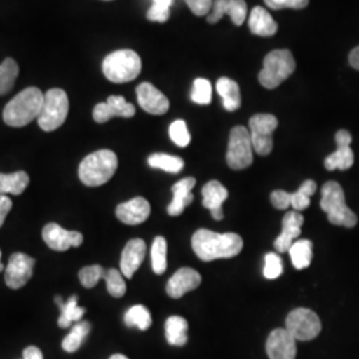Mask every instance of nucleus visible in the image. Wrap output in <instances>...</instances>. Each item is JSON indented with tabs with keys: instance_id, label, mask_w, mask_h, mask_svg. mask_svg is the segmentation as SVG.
I'll list each match as a JSON object with an SVG mask.
<instances>
[{
	"instance_id": "1",
	"label": "nucleus",
	"mask_w": 359,
	"mask_h": 359,
	"mask_svg": "<svg viewBox=\"0 0 359 359\" xmlns=\"http://www.w3.org/2000/svg\"><path fill=\"white\" fill-rule=\"evenodd\" d=\"M243 246V238L236 233H216L198 229L192 237V248L196 256L206 262L236 257L240 255Z\"/></svg>"
},
{
	"instance_id": "2",
	"label": "nucleus",
	"mask_w": 359,
	"mask_h": 359,
	"mask_svg": "<svg viewBox=\"0 0 359 359\" xmlns=\"http://www.w3.org/2000/svg\"><path fill=\"white\" fill-rule=\"evenodd\" d=\"M44 102V93L36 87H28L18 93L3 111V120L13 128L26 127L35 118L38 120Z\"/></svg>"
},
{
	"instance_id": "3",
	"label": "nucleus",
	"mask_w": 359,
	"mask_h": 359,
	"mask_svg": "<svg viewBox=\"0 0 359 359\" xmlns=\"http://www.w3.org/2000/svg\"><path fill=\"white\" fill-rule=\"evenodd\" d=\"M118 160L114 151L100 149L88 154L79 165V179L87 187H100L114 177Z\"/></svg>"
},
{
	"instance_id": "4",
	"label": "nucleus",
	"mask_w": 359,
	"mask_h": 359,
	"mask_svg": "<svg viewBox=\"0 0 359 359\" xmlns=\"http://www.w3.org/2000/svg\"><path fill=\"white\" fill-rule=\"evenodd\" d=\"M321 209L337 226L354 228L358 222L357 215L346 205L345 192L337 181H327L322 187Z\"/></svg>"
},
{
	"instance_id": "5",
	"label": "nucleus",
	"mask_w": 359,
	"mask_h": 359,
	"mask_svg": "<svg viewBox=\"0 0 359 359\" xmlns=\"http://www.w3.org/2000/svg\"><path fill=\"white\" fill-rule=\"evenodd\" d=\"M142 72V59L132 50L109 53L103 62V74L109 81L123 84L135 80Z\"/></svg>"
},
{
	"instance_id": "6",
	"label": "nucleus",
	"mask_w": 359,
	"mask_h": 359,
	"mask_svg": "<svg viewBox=\"0 0 359 359\" xmlns=\"http://www.w3.org/2000/svg\"><path fill=\"white\" fill-rule=\"evenodd\" d=\"M295 60L289 50H274L264 59V68L261 69L258 80L262 87L274 90L281 86L287 77L294 72Z\"/></svg>"
},
{
	"instance_id": "7",
	"label": "nucleus",
	"mask_w": 359,
	"mask_h": 359,
	"mask_svg": "<svg viewBox=\"0 0 359 359\" xmlns=\"http://www.w3.org/2000/svg\"><path fill=\"white\" fill-rule=\"evenodd\" d=\"M69 111V100L65 90L52 88L44 93V102L38 117L40 128L46 132L56 130L65 124Z\"/></svg>"
},
{
	"instance_id": "8",
	"label": "nucleus",
	"mask_w": 359,
	"mask_h": 359,
	"mask_svg": "<svg viewBox=\"0 0 359 359\" xmlns=\"http://www.w3.org/2000/svg\"><path fill=\"white\" fill-rule=\"evenodd\" d=\"M253 151L249 129L243 126H237L231 129L226 152L228 165L234 170L250 167L253 163Z\"/></svg>"
},
{
	"instance_id": "9",
	"label": "nucleus",
	"mask_w": 359,
	"mask_h": 359,
	"mask_svg": "<svg viewBox=\"0 0 359 359\" xmlns=\"http://www.w3.org/2000/svg\"><path fill=\"white\" fill-rule=\"evenodd\" d=\"M286 330L294 337L295 341H311L321 333V320L310 309H295L286 317Z\"/></svg>"
},
{
	"instance_id": "10",
	"label": "nucleus",
	"mask_w": 359,
	"mask_h": 359,
	"mask_svg": "<svg viewBox=\"0 0 359 359\" xmlns=\"http://www.w3.org/2000/svg\"><path fill=\"white\" fill-rule=\"evenodd\" d=\"M278 127L276 116L258 114L249 120V133L253 149L259 156H268L273 151V132Z\"/></svg>"
},
{
	"instance_id": "11",
	"label": "nucleus",
	"mask_w": 359,
	"mask_h": 359,
	"mask_svg": "<svg viewBox=\"0 0 359 359\" xmlns=\"http://www.w3.org/2000/svg\"><path fill=\"white\" fill-rule=\"evenodd\" d=\"M35 259L32 257L27 256L25 253H13L10 257L8 265L6 268V285L10 289H20L26 285L34 273Z\"/></svg>"
},
{
	"instance_id": "12",
	"label": "nucleus",
	"mask_w": 359,
	"mask_h": 359,
	"mask_svg": "<svg viewBox=\"0 0 359 359\" xmlns=\"http://www.w3.org/2000/svg\"><path fill=\"white\" fill-rule=\"evenodd\" d=\"M353 142L351 133L346 129H341L335 135L337 151L325 158V168L327 170H347L354 164V152L350 148Z\"/></svg>"
},
{
	"instance_id": "13",
	"label": "nucleus",
	"mask_w": 359,
	"mask_h": 359,
	"mask_svg": "<svg viewBox=\"0 0 359 359\" xmlns=\"http://www.w3.org/2000/svg\"><path fill=\"white\" fill-rule=\"evenodd\" d=\"M43 240L52 250L65 252L83 244V234L80 231H65L60 225L51 222L43 229Z\"/></svg>"
},
{
	"instance_id": "14",
	"label": "nucleus",
	"mask_w": 359,
	"mask_h": 359,
	"mask_svg": "<svg viewBox=\"0 0 359 359\" xmlns=\"http://www.w3.org/2000/svg\"><path fill=\"white\" fill-rule=\"evenodd\" d=\"M136 108L128 103L123 96H109L105 103L97 104L93 108V120L99 124L109 121L114 117H133Z\"/></svg>"
},
{
	"instance_id": "15",
	"label": "nucleus",
	"mask_w": 359,
	"mask_h": 359,
	"mask_svg": "<svg viewBox=\"0 0 359 359\" xmlns=\"http://www.w3.org/2000/svg\"><path fill=\"white\" fill-rule=\"evenodd\" d=\"M266 353L270 359H295L297 341L286 329H276L266 341Z\"/></svg>"
},
{
	"instance_id": "16",
	"label": "nucleus",
	"mask_w": 359,
	"mask_h": 359,
	"mask_svg": "<svg viewBox=\"0 0 359 359\" xmlns=\"http://www.w3.org/2000/svg\"><path fill=\"white\" fill-rule=\"evenodd\" d=\"M137 102L142 109L151 115H164L169 109V100L167 96L157 90L151 83H142L136 88Z\"/></svg>"
},
{
	"instance_id": "17",
	"label": "nucleus",
	"mask_w": 359,
	"mask_h": 359,
	"mask_svg": "<svg viewBox=\"0 0 359 359\" xmlns=\"http://www.w3.org/2000/svg\"><path fill=\"white\" fill-rule=\"evenodd\" d=\"M248 6L245 0H213L208 22L216 25L224 15H229L236 26H241L246 19Z\"/></svg>"
},
{
	"instance_id": "18",
	"label": "nucleus",
	"mask_w": 359,
	"mask_h": 359,
	"mask_svg": "<svg viewBox=\"0 0 359 359\" xmlns=\"http://www.w3.org/2000/svg\"><path fill=\"white\" fill-rule=\"evenodd\" d=\"M201 283V276L192 268H181L177 270L167 283V293L170 298H181L188 292L197 289Z\"/></svg>"
},
{
	"instance_id": "19",
	"label": "nucleus",
	"mask_w": 359,
	"mask_h": 359,
	"mask_svg": "<svg viewBox=\"0 0 359 359\" xmlns=\"http://www.w3.org/2000/svg\"><path fill=\"white\" fill-rule=\"evenodd\" d=\"M151 215V204L144 197H135L116 208V217L126 225H139Z\"/></svg>"
},
{
	"instance_id": "20",
	"label": "nucleus",
	"mask_w": 359,
	"mask_h": 359,
	"mask_svg": "<svg viewBox=\"0 0 359 359\" xmlns=\"http://www.w3.org/2000/svg\"><path fill=\"white\" fill-rule=\"evenodd\" d=\"M302 224H304V216L299 212L292 210L285 215L283 219V231L274 241V248L278 253L289 252L290 246L301 236Z\"/></svg>"
},
{
	"instance_id": "21",
	"label": "nucleus",
	"mask_w": 359,
	"mask_h": 359,
	"mask_svg": "<svg viewBox=\"0 0 359 359\" xmlns=\"http://www.w3.org/2000/svg\"><path fill=\"white\" fill-rule=\"evenodd\" d=\"M145 253L147 245L140 238H133L127 243L120 259V271L126 278H132L139 270L145 258Z\"/></svg>"
},
{
	"instance_id": "22",
	"label": "nucleus",
	"mask_w": 359,
	"mask_h": 359,
	"mask_svg": "<svg viewBox=\"0 0 359 359\" xmlns=\"http://www.w3.org/2000/svg\"><path fill=\"white\" fill-rule=\"evenodd\" d=\"M228 198V189L217 181L212 180L203 188V205L210 210L212 217L217 221L224 218L222 204Z\"/></svg>"
},
{
	"instance_id": "23",
	"label": "nucleus",
	"mask_w": 359,
	"mask_h": 359,
	"mask_svg": "<svg viewBox=\"0 0 359 359\" xmlns=\"http://www.w3.org/2000/svg\"><path fill=\"white\" fill-rule=\"evenodd\" d=\"M196 185V179L194 177H187V179L180 180L172 187L173 192V200L168 205V215L169 216H180L185 210L187 206L192 204L193 194L192 191Z\"/></svg>"
},
{
	"instance_id": "24",
	"label": "nucleus",
	"mask_w": 359,
	"mask_h": 359,
	"mask_svg": "<svg viewBox=\"0 0 359 359\" xmlns=\"http://www.w3.org/2000/svg\"><path fill=\"white\" fill-rule=\"evenodd\" d=\"M249 28L253 35L268 38L276 35V32L278 31V25L265 8L255 7L249 18Z\"/></svg>"
},
{
	"instance_id": "25",
	"label": "nucleus",
	"mask_w": 359,
	"mask_h": 359,
	"mask_svg": "<svg viewBox=\"0 0 359 359\" xmlns=\"http://www.w3.org/2000/svg\"><path fill=\"white\" fill-rule=\"evenodd\" d=\"M218 95L222 97L224 108L229 112H234L241 107V92L238 84L229 77L218 79L216 84Z\"/></svg>"
},
{
	"instance_id": "26",
	"label": "nucleus",
	"mask_w": 359,
	"mask_h": 359,
	"mask_svg": "<svg viewBox=\"0 0 359 359\" xmlns=\"http://www.w3.org/2000/svg\"><path fill=\"white\" fill-rule=\"evenodd\" d=\"M56 305L60 308V317H59V327L67 329L74 325V322H80L83 316L86 314V309L80 308L77 305L76 295H72L67 302H63L62 297L55 298Z\"/></svg>"
},
{
	"instance_id": "27",
	"label": "nucleus",
	"mask_w": 359,
	"mask_h": 359,
	"mask_svg": "<svg viewBox=\"0 0 359 359\" xmlns=\"http://www.w3.org/2000/svg\"><path fill=\"white\" fill-rule=\"evenodd\" d=\"M188 322L184 317L172 316L165 322V337L172 346H184L188 342Z\"/></svg>"
},
{
	"instance_id": "28",
	"label": "nucleus",
	"mask_w": 359,
	"mask_h": 359,
	"mask_svg": "<svg viewBox=\"0 0 359 359\" xmlns=\"http://www.w3.org/2000/svg\"><path fill=\"white\" fill-rule=\"evenodd\" d=\"M28 184H29V176L23 170L10 173V175L0 173V194L3 196H7L8 193L19 196L26 191Z\"/></svg>"
},
{
	"instance_id": "29",
	"label": "nucleus",
	"mask_w": 359,
	"mask_h": 359,
	"mask_svg": "<svg viewBox=\"0 0 359 359\" xmlns=\"http://www.w3.org/2000/svg\"><path fill=\"white\" fill-rule=\"evenodd\" d=\"M295 269H306L313 259V243L310 240H295L289 249Z\"/></svg>"
},
{
	"instance_id": "30",
	"label": "nucleus",
	"mask_w": 359,
	"mask_h": 359,
	"mask_svg": "<svg viewBox=\"0 0 359 359\" xmlns=\"http://www.w3.org/2000/svg\"><path fill=\"white\" fill-rule=\"evenodd\" d=\"M90 322H76V323L74 325V327L71 329L69 334L65 337V339H63V342H62L63 350L67 351V353H75V351H77V350L81 347V345H83L84 339L87 338V335L90 334Z\"/></svg>"
},
{
	"instance_id": "31",
	"label": "nucleus",
	"mask_w": 359,
	"mask_h": 359,
	"mask_svg": "<svg viewBox=\"0 0 359 359\" xmlns=\"http://www.w3.org/2000/svg\"><path fill=\"white\" fill-rule=\"evenodd\" d=\"M317 192V184L313 180H306L299 189L294 193H289V204L293 206L295 212H302L310 205V197Z\"/></svg>"
},
{
	"instance_id": "32",
	"label": "nucleus",
	"mask_w": 359,
	"mask_h": 359,
	"mask_svg": "<svg viewBox=\"0 0 359 359\" xmlns=\"http://www.w3.org/2000/svg\"><path fill=\"white\" fill-rule=\"evenodd\" d=\"M149 167L161 169L168 173H179L185 165L184 160L179 156L167 154H154L148 157Z\"/></svg>"
},
{
	"instance_id": "33",
	"label": "nucleus",
	"mask_w": 359,
	"mask_h": 359,
	"mask_svg": "<svg viewBox=\"0 0 359 359\" xmlns=\"http://www.w3.org/2000/svg\"><path fill=\"white\" fill-rule=\"evenodd\" d=\"M124 322L128 327H137L139 330L145 332L152 325V316L145 306L135 305L126 313Z\"/></svg>"
},
{
	"instance_id": "34",
	"label": "nucleus",
	"mask_w": 359,
	"mask_h": 359,
	"mask_svg": "<svg viewBox=\"0 0 359 359\" xmlns=\"http://www.w3.org/2000/svg\"><path fill=\"white\" fill-rule=\"evenodd\" d=\"M18 75H19V65L11 57H7L0 65V96H4L13 90Z\"/></svg>"
},
{
	"instance_id": "35",
	"label": "nucleus",
	"mask_w": 359,
	"mask_h": 359,
	"mask_svg": "<svg viewBox=\"0 0 359 359\" xmlns=\"http://www.w3.org/2000/svg\"><path fill=\"white\" fill-rule=\"evenodd\" d=\"M167 240L161 236L154 238L152 244V269L156 274H163L167 270Z\"/></svg>"
},
{
	"instance_id": "36",
	"label": "nucleus",
	"mask_w": 359,
	"mask_h": 359,
	"mask_svg": "<svg viewBox=\"0 0 359 359\" xmlns=\"http://www.w3.org/2000/svg\"><path fill=\"white\" fill-rule=\"evenodd\" d=\"M104 280L107 283V289L108 293L115 297V298H120L126 294L127 292V285L123 278V273L120 270L109 269L105 270V276Z\"/></svg>"
},
{
	"instance_id": "37",
	"label": "nucleus",
	"mask_w": 359,
	"mask_h": 359,
	"mask_svg": "<svg viewBox=\"0 0 359 359\" xmlns=\"http://www.w3.org/2000/svg\"><path fill=\"white\" fill-rule=\"evenodd\" d=\"M192 102L200 105H208L212 102V84L206 79H196L193 83Z\"/></svg>"
},
{
	"instance_id": "38",
	"label": "nucleus",
	"mask_w": 359,
	"mask_h": 359,
	"mask_svg": "<svg viewBox=\"0 0 359 359\" xmlns=\"http://www.w3.org/2000/svg\"><path fill=\"white\" fill-rule=\"evenodd\" d=\"M104 276L105 270L100 265L86 266L79 271V280L86 289H92L93 286H96L100 280H103Z\"/></svg>"
},
{
	"instance_id": "39",
	"label": "nucleus",
	"mask_w": 359,
	"mask_h": 359,
	"mask_svg": "<svg viewBox=\"0 0 359 359\" xmlns=\"http://www.w3.org/2000/svg\"><path fill=\"white\" fill-rule=\"evenodd\" d=\"M169 136L172 142L181 148L188 147L191 142V133L187 127V123L184 120H176L169 127Z\"/></svg>"
},
{
	"instance_id": "40",
	"label": "nucleus",
	"mask_w": 359,
	"mask_h": 359,
	"mask_svg": "<svg viewBox=\"0 0 359 359\" xmlns=\"http://www.w3.org/2000/svg\"><path fill=\"white\" fill-rule=\"evenodd\" d=\"M283 274V259L277 253H268L265 256L264 276L268 280H276Z\"/></svg>"
},
{
	"instance_id": "41",
	"label": "nucleus",
	"mask_w": 359,
	"mask_h": 359,
	"mask_svg": "<svg viewBox=\"0 0 359 359\" xmlns=\"http://www.w3.org/2000/svg\"><path fill=\"white\" fill-rule=\"evenodd\" d=\"M265 4L271 10H283V8H294L301 10L309 4V0H264Z\"/></svg>"
},
{
	"instance_id": "42",
	"label": "nucleus",
	"mask_w": 359,
	"mask_h": 359,
	"mask_svg": "<svg viewBox=\"0 0 359 359\" xmlns=\"http://www.w3.org/2000/svg\"><path fill=\"white\" fill-rule=\"evenodd\" d=\"M185 3L188 4V7L191 8V11L194 15L204 16V15H209V13H210L213 0H185Z\"/></svg>"
},
{
	"instance_id": "43",
	"label": "nucleus",
	"mask_w": 359,
	"mask_h": 359,
	"mask_svg": "<svg viewBox=\"0 0 359 359\" xmlns=\"http://www.w3.org/2000/svg\"><path fill=\"white\" fill-rule=\"evenodd\" d=\"M170 16V10L169 8H163L158 6L152 4L151 8L147 13V18L151 22H157V23H165Z\"/></svg>"
},
{
	"instance_id": "44",
	"label": "nucleus",
	"mask_w": 359,
	"mask_h": 359,
	"mask_svg": "<svg viewBox=\"0 0 359 359\" xmlns=\"http://www.w3.org/2000/svg\"><path fill=\"white\" fill-rule=\"evenodd\" d=\"M270 201L277 209H287L289 204V193L285 191H274L270 194Z\"/></svg>"
},
{
	"instance_id": "45",
	"label": "nucleus",
	"mask_w": 359,
	"mask_h": 359,
	"mask_svg": "<svg viewBox=\"0 0 359 359\" xmlns=\"http://www.w3.org/2000/svg\"><path fill=\"white\" fill-rule=\"evenodd\" d=\"M13 208V201L8 196H3L0 194V228L3 226L4 224V219L7 217V215L10 213Z\"/></svg>"
},
{
	"instance_id": "46",
	"label": "nucleus",
	"mask_w": 359,
	"mask_h": 359,
	"mask_svg": "<svg viewBox=\"0 0 359 359\" xmlns=\"http://www.w3.org/2000/svg\"><path fill=\"white\" fill-rule=\"evenodd\" d=\"M23 359H44L41 350L36 346H28L23 351Z\"/></svg>"
},
{
	"instance_id": "47",
	"label": "nucleus",
	"mask_w": 359,
	"mask_h": 359,
	"mask_svg": "<svg viewBox=\"0 0 359 359\" xmlns=\"http://www.w3.org/2000/svg\"><path fill=\"white\" fill-rule=\"evenodd\" d=\"M348 62L350 65L355 69L359 71V47L354 48L353 51L350 52V56H348Z\"/></svg>"
},
{
	"instance_id": "48",
	"label": "nucleus",
	"mask_w": 359,
	"mask_h": 359,
	"mask_svg": "<svg viewBox=\"0 0 359 359\" xmlns=\"http://www.w3.org/2000/svg\"><path fill=\"white\" fill-rule=\"evenodd\" d=\"M175 0H154V6H158V7H163V8H169L172 7Z\"/></svg>"
},
{
	"instance_id": "49",
	"label": "nucleus",
	"mask_w": 359,
	"mask_h": 359,
	"mask_svg": "<svg viewBox=\"0 0 359 359\" xmlns=\"http://www.w3.org/2000/svg\"><path fill=\"white\" fill-rule=\"evenodd\" d=\"M109 359H128L126 355H123V354H115V355H112Z\"/></svg>"
},
{
	"instance_id": "50",
	"label": "nucleus",
	"mask_w": 359,
	"mask_h": 359,
	"mask_svg": "<svg viewBox=\"0 0 359 359\" xmlns=\"http://www.w3.org/2000/svg\"><path fill=\"white\" fill-rule=\"evenodd\" d=\"M3 270H4V266L1 264V252H0V271H3Z\"/></svg>"
},
{
	"instance_id": "51",
	"label": "nucleus",
	"mask_w": 359,
	"mask_h": 359,
	"mask_svg": "<svg viewBox=\"0 0 359 359\" xmlns=\"http://www.w3.org/2000/svg\"><path fill=\"white\" fill-rule=\"evenodd\" d=\"M108 1H109V0H108Z\"/></svg>"
}]
</instances>
